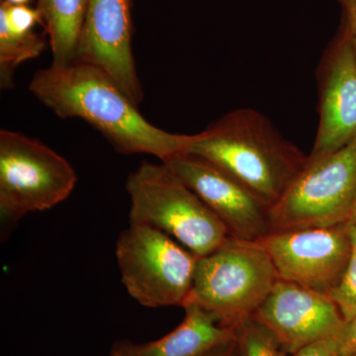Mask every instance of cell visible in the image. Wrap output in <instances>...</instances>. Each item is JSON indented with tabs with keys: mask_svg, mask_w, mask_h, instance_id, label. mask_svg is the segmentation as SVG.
Wrapping results in <instances>:
<instances>
[{
	"mask_svg": "<svg viewBox=\"0 0 356 356\" xmlns=\"http://www.w3.org/2000/svg\"><path fill=\"white\" fill-rule=\"evenodd\" d=\"M122 283L147 308L180 306L191 296L198 257L165 232L130 224L116 243Z\"/></svg>",
	"mask_w": 356,
	"mask_h": 356,
	"instance_id": "8992f818",
	"label": "cell"
},
{
	"mask_svg": "<svg viewBox=\"0 0 356 356\" xmlns=\"http://www.w3.org/2000/svg\"><path fill=\"white\" fill-rule=\"evenodd\" d=\"M350 229L353 250L350 261L339 284L330 295L346 322L356 317V229L351 222Z\"/></svg>",
	"mask_w": 356,
	"mask_h": 356,
	"instance_id": "e0dca14e",
	"label": "cell"
},
{
	"mask_svg": "<svg viewBox=\"0 0 356 356\" xmlns=\"http://www.w3.org/2000/svg\"><path fill=\"white\" fill-rule=\"evenodd\" d=\"M234 329L238 356H290L273 332L252 317Z\"/></svg>",
	"mask_w": 356,
	"mask_h": 356,
	"instance_id": "2e32d148",
	"label": "cell"
},
{
	"mask_svg": "<svg viewBox=\"0 0 356 356\" xmlns=\"http://www.w3.org/2000/svg\"><path fill=\"white\" fill-rule=\"evenodd\" d=\"M343 8V26L356 56V0H337Z\"/></svg>",
	"mask_w": 356,
	"mask_h": 356,
	"instance_id": "ffe728a7",
	"label": "cell"
},
{
	"mask_svg": "<svg viewBox=\"0 0 356 356\" xmlns=\"http://www.w3.org/2000/svg\"><path fill=\"white\" fill-rule=\"evenodd\" d=\"M165 163L219 218L232 238L255 243L270 234V207L216 166L186 153Z\"/></svg>",
	"mask_w": 356,
	"mask_h": 356,
	"instance_id": "9c48e42d",
	"label": "cell"
},
{
	"mask_svg": "<svg viewBox=\"0 0 356 356\" xmlns=\"http://www.w3.org/2000/svg\"><path fill=\"white\" fill-rule=\"evenodd\" d=\"M346 356H356V351H355V353H351V355H348Z\"/></svg>",
	"mask_w": 356,
	"mask_h": 356,
	"instance_id": "d4e9b609",
	"label": "cell"
},
{
	"mask_svg": "<svg viewBox=\"0 0 356 356\" xmlns=\"http://www.w3.org/2000/svg\"><path fill=\"white\" fill-rule=\"evenodd\" d=\"M186 154L216 166L270 208L284 195L308 159L266 116L250 108L229 111L194 134Z\"/></svg>",
	"mask_w": 356,
	"mask_h": 356,
	"instance_id": "7a4b0ae2",
	"label": "cell"
},
{
	"mask_svg": "<svg viewBox=\"0 0 356 356\" xmlns=\"http://www.w3.org/2000/svg\"><path fill=\"white\" fill-rule=\"evenodd\" d=\"M76 182V170L69 161L44 143L22 133L0 131L2 228H13L28 213L62 203Z\"/></svg>",
	"mask_w": 356,
	"mask_h": 356,
	"instance_id": "5b68a950",
	"label": "cell"
},
{
	"mask_svg": "<svg viewBox=\"0 0 356 356\" xmlns=\"http://www.w3.org/2000/svg\"><path fill=\"white\" fill-rule=\"evenodd\" d=\"M317 79L318 124L309 161L356 139V56L343 25L321 58Z\"/></svg>",
	"mask_w": 356,
	"mask_h": 356,
	"instance_id": "30bf717a",
	"label": "cell"
},
{
	"mask_svg": "<svg viewBox=\"0 0 356 356\" xmlns=\"http://www.w3.org/2000/svg\"><path fill=\"white\" fill-rule=\"evenodd\" d=\"M126 189L130 224L161 229L197 257L229 238L219 218L165 163L144 161L129 175Z\"/></svg>",
	"mask_w": 356,
	"mask_h": 356,
	"instance_id": "3957f363",
	"label": "cell"
},
{
	"mask_svg": "<svg viewBox=\"0 0 356 356\" xmlns=\"http://www.w3.org/2000/svg\"><path fill=\"white\" fill-rule=\"evenodd\" d=\"M184 308V321L165 337L146 343L115 341L110 356H206L235 339V329L222 325L195 302Z\"/></svg>",
	"mask_w": 356,
	"mask_h": 356,
	"instance_id": "4fadbf2b",
	"label": "cell"
},
{
	"mask_svg": "<svg viewBox=\"0 0 356 356\" xmlns=\"http://www.w3.org/2000/svg\"><path fill=\"white\" fill-rule=\"evenodd\" d=\"M47 47L44 35H15L10 32L3 16L0 15V86L13 88L15 70L26 60L39 57Z\"/></svg>",
	"mask_w": 356,
	"mask_h": 356,
	"instance_id": "9a60e30c",
	"label": "cell"
},
{
	"mask_svg": "<svg viewBox=\"0 0 356 356\" xmlns=\"http://www.w3.org/2000/svg\"><path fill=\"white\" fill-rule=\"evenodd\" d=\"M3 1L8 2L10 4H15V6H23V4H27L30 0H3Z\"/></svg>",
	"mask_w": 356,
	"mask_h": 356,
	"instance_id": "cb8c5ba5",
	"label": "cell"
},
{
	"mask_svg": "<svg viewBox=\"0 0 356 356\" xmlns=\"http://www.w3.org/2000/svg\"><path fill=\"white\" fill-rule=\"evenodd\" d=\"M132 34V0H88L76 60L104 70L139 106L144 92Z\"/></svg>",
	"mask_w": 356,
	"mask_h": 356,
	"instance_id": "8fae6325",
	"label": "cell"
},
{
	"mask_svg": "<svg viewBox=\"0 0 356 356\" xmlns=\"http://www.w3.org/2000/svg\"><path fill=\"white\" fill-rule=\"evenodd\" d=\"M252 318L273 332L290 356L334 336L346 324L331 296L281 280Z\"/></svg>",
	"mask_w": 356,
	"mask_h": 356,
	"instance_id": "7c38bea8",
	"label": "cell"
},
{
	"mask_svg": "<svg viewBox=\"0 0 356 356\" xmlns=\"http://www.w3.org/2000/svg\"><path fill=\"white\" fill-rule=\"evenodd\" d=\"M278 280L264 248L229 236L216 250L198 257L187 302H195L234 329L252 317Z\"/></svg>",
	"mask_w": 356,
	"mask_h": 356,
	"instance_id": "277c9868",
	"label": "cell"
},
{
	"mask_svg": "<svg viewBox=\"0 0 356 356\" xmlns=\"http://www.w3.org/2000/svg\"><path fill=\"white\" fill-rule=\"evenodd\" d=\"M350 222L355 226L356 229V195L355 201H353V208H351Z\"/></svg>",
	"mask_w": 356,
	"mask_h": 356,
	"instance_id": "603a6c76",
	"label": "cell"
},
{
	"mask_svg": "<svg viewBox=\"0 0 356 356\" xmlns=\"http://www.w3.org/2000/svg\"><path fill=\"white\" fill-rule=\"evenodd\" d=\"M341 356H346L356 351V317L346 322L337 334Z\"/></svg>",
	"mask_w": 356,
	"mask_h": 356,
	"instance_id": "44dd1931",
	"label": "cell"
},
{
	"mask_svg": "<svg viewBox=\"0 0 356 356\" xmlns=\"http://www.w3.org/2000/svg\"><path fill=\"white\" fill-rule=\"evenodd\" d=\"M88 0H38L43 26L53 54L51 64L76 60Z\"/></svg>",
	"mask_w": 356,
	"mask_h": 356,
	"instance_id": "5bb4252c",
	"label": "cell"
},
{
	"mask_svg": "<svg viewBox=\"0 0 356 356\" xmlns=\"http://www.w3.org/2000/svg\"><path fill=\"white\" fill-rule=\"evenodd\" d=\"M270 257L278 278L331 295L350 261V222L269 234L255 242Z\"/></svg>",
	"mask_w": 356,
	"mask_h": 356,
	"instance_id": "ba28073f",
	"label": "cell"
},
{
	"mask_svg": "<svg viewBox=\"0 0 356 356\" xmlns=\"http://www.w3.org/2000/svg\"><path fill=\"white\" fill-rule=\"evenodd\" d=\"M206 356H238V350H236V339L232 343L222 346L217 348L209 355Z\"/></svg>",
	"mask_w": 356,
	"mask_h": 356,
	"instance_id": "7402d4cb",
	"label": "cell"
},
{
	"mask_svg": "<svg viewBox=\"0 0 356 356\" xmlns=\"http://www.w3.org/2000/svg\"><path fill=\"white\" fill-rule=\"evenodd\" d=\"M29 90L60 118L88 122L121 154H152L165 163L186 153L193 140L194 134L166 132L149 123L108 74L86 63L40 70Z\"/></svg>",
	"mask_w": 356,
	"mask_h": 356,
	"instance_id": "6da1fadb",
	"label": "cell"
},
{
	"mask_svg": "<svg viewBox=\"0 0 356 356\" xmlns=\"http://www.w3.org/2000/svg\"><path fill=\"white\" fill-rule=\"evenodd\" d=\"M337 334L314 341L291 356H341Z\"/></svg>",
	"mask_w": 356,
	"mask_h": 356,
	"instance_id": "d6986e66",
	"label": "cell"
},
{
	"mask_svg": "<svg viewBox=\"0 0 356 356\" xmlns=\"http://www.w3.org/2000/svg\"><path fill=\"white\" fill-rule=\"evenodd\" d=\"M356 195V139L309 161L270 208V234L350 222Z\"/></svg>",
	"mask_w": 356,
	"mask_h": 356,
	"instance_id": "52a82bcc",
	"label": "cell"
},
{
	"mask_svg": "<svg viewBox=\"0 0 356 356\" xmlns=\"http://www.w3.org/2000/svg\"><path fill=\"white\" fill-rule=\"evenodd\" d=\"M0 15L6 18L7 26L11 33L15 35L31 34L37 24L43 25L41 13L38 8H32L27 4L15 6L1 0Z\"/></svg>",
	"mask_w": 356,
	"mask_h": 356,
	"instance_id": "ac0fdd59",
	"label": "cell"
}]
</instances>
